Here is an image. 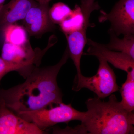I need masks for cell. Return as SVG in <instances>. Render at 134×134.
<instances>
[{
    "mask_svg": "<svg viewBox=\"0 0 134 134\" xmlns=\"http://www.w3.org/2000/svg\"><path fill=\"white\" fill-rule=\"evenodd\" d=\"M99 66L96 75L86 77L82 75L75 76L72 90L79 91L85 88L93 92L98 98L103 99L120 90L115 74L108 62L100 57H96Z\"/></svg>",
    "mask_w": 134,
    "mask_h": 134,
    "instance_id": "3957f363",
    "label": "cell"
},
{
    "mask_svg": "<svg viewBox=\"0 0 134 134\" xmlns=\"http://www.w3.org/2000/svg\"><path fill=\"white\" fill-rule=\"evenodd\" d=\"M100 13L99 22H110L109 30L118 37L121 34H134V0H119L109 13L103 10Z\"/></svg>",
    "mask_w": 134,
    "mask_h": 134,
    "instance_id": "5b68a950",
    "label": "cell"
},
{
    "mask_svg": "<svg viewBox=\"0 0 134 134\" xmlns=\"http://www.w3.org/2000/svg\"><path fill=\"white\" fill-rule=\"evenodd\" d=\"M37 2L35 0H10L0 9V31L5 27L23 20L31 8Z\"/></svg>",
    "mask_w": 134,
    "mask_h": 134,
    "instance_id": "8fae6325",
    "label": "cell"
},
{
    "mask_svg": "<svg viewBox=\"0 0 134 134\" xmlns=\"http://www.w3.org/2000/svg\"><path fill=\"white\" fill-rule=\"evenodd\" d=\"M67 47L56 65L36 67L23 83L7 90H0V99L16 114L58 105L62 103L63 94L57 78L69 58Z\"/></svg>",
    "mask_w": 134,
    "mask_h": 134,
    "instance_id": "6da1fadb",
    "label": "cell"
},
{
    "mask_svg": "<svg viewBox=\"0 0 134 134\" xmlns=\"http://www.w3.org/2000/svg\"><path fill=\"white\" fill-rule=\"evenodd\" d=\"M5 0H0V9L4 5Z\"/></svg>",
    "mask_w": 134,
    "mask_h": 134,
    "instance_id": "e0dca14e",
    "label": "cell"
},
{
    "mask_svg": "<svg viewBox=\"0 0 134 134\" xmlns=\"http://www.w3.org/2000/svg\"><path fill=\"white\" fill-rule=\"evenodd\" d=\"M85 104L87 111L81 125L76 127L78 134L134 133V112L125 110L114 94L107 102L95 97Z\"/></svg>",
    "mask_w": 134,
    "mask_h": 134,
    "instance_id": "7a4b0ae2",
    "label": "cell"
},
{
    "mask_svg": "<svg viewBox=\"0 0 134 134\" xmlns=\"http://www.w3.org/2000/svg\"><path fill=\"white\" fill-rule=\"evenodd\" d=\"M2 32L5 42L18 46L24 45L29 42L24 27L15 23L7 26Z\"/></svg>",
    "mask_w": 134,
    "mask_h": 134,
    "instance_id": "4fadbf2b",
    "label": "cell"
},
{
    "mask_svg": "<svg viewBox=\"0 0 134 134\" xmlns=\"http://www.w3.org/2000/svg\"><path fill=\"white\" fill-rule=\"evenodd\" d=\"M36 66L19 64L10 62L0 57V82L5 75L12 71H16L24 79L32 71Z\"/></svg>",
    "mask_w": 134,
    "mask_h": 134,
    "instance_id": "9a60e30c",
    "label": "cell"
},
{
    "mask_svg": "<svg viewBox=\"0 0 134 134\" xmlns=\"http://www.w3.org/2000/svg\"><path fill=\"white\" fill-rule=\"evenodd\" d=\"M100 8L95 0H81V5H76L72 14L59 24L61 31L65 35L85 26L94 27L95 25L90 23V16Z\"/></svg>",
    "mask_w": 134,
    "mask_h": 134,
    "instance_id": "30bf717a",
    "label": "cell"
},
{
    "mask_svg": "<svg viewBox=\"0 0 134 134\" xmlns=\"http://www.w3.org/2000/svg\"><path fill=\"white\" fill-rule=\"evenodd\" d=\"M50 8L49 3L37 2L29 10L23 19L24 27L29 36L39 37L56 29L49 17Z\"/></svg>",
    "mask_w": 134,
    "mask_h": 134,
    "instance_id": "52a82bcc",
    "label": "cell"
},
{
    "mask_svg": "<svg viewBox=\"0 0 134 134\" xmlns=\"http://www.w3.org/2000/svg\"><path fill=\"white\" fill-rule=\"evenodd\" d=\"M122 97L120 101L125 110L129 112L134 110V76L127 74L126 79L120 89Z\"/></svg>",
    "mask_w": 134,
    "mask_h": 134,
    "instance_id": "5bb4252c",
    "label": "cell"
},
{
    "mask_svg": "<svg viewBox=\"0 0 134 134\" xmlns=\"http://www.w3.org/2000/svg\"><path fill=\"white\" fill-rule=\"evenodd\" d=\"M73 10L63 3H55L50 8L49 17L55 24H59L72 14Z\"/></svg>",
    "mask_w": 134,
    "mask_h": 134,
    "instance_id": "2e32d148",
    "label": "cell"
},
{
    "mask_svg": "<svg viewBox=\"0 0 134 134\" xmlns=\"http://www.w3.org/2000/svg\"><path fill=\"white\" fill-rule=\"evenodd\" d=\"M57 41L56 36H51L48 45L42 50L39 48L33 49L30 42L24 45L18 46L5 41L3 45L1 57L10 62L39 66L47 51L54 45Z\"/></svg>",
    "mask_w": 134,
    "mask_h": 134,
    "instance_id": "8992f818",
    "label": "cell"
},
{
    "mask_svg": "<svg viewBox=\"0 0 134 134\" xmlns=\"http://www.w3.org/2000/svg\"><path fill=\"white\" fill-rule=\"evenodd\" d=\"M85 113L76 110L71 104H66L62 103L54 107L31 111L23 112L16 114L44 130L58 123H68L74 120L81 121Z\"/></svg>",
    "mask_w": 134,
    "mask_h": 134,
    "instance_id": "277c9868",
    "label": "cell"
},
{
    "mask_svg": "<svg viewBox=\"0 0 134 134\" xmlns=\"http://www.w3.org/2000/svg\"><path fill=\"white\" fill-rule=\"evenodd\" d=\"M86 44L89 46L85 55L100 57L115 68L125 71L127 74L134 76V59L126 54L109 50L104 44L88 38Z\"/></svg>",
    "mask_w": 134,
    "mask_h": 134,
    "instance_id": "9c48e42d",
    "label": "cell"
},
{
    "mask_svg": "<svg viewBox=\"0 0 134 134\" xmlns=\"http://www.w3.org/2000/svg\"><path fill=\"white\" fill-rule=\"evenodd\" d=\"M47 132L10 110L0 99V134H43Z\"/></svg>",
    "mask_w": 134,
    "mask_h": 134,
    "instance_id": "ba28073f",
    "label": "cell"
},
{
    "mask_svg": "<svg viewBox=\"0 0 134 134\" xmlns=\"http://www.w3.org/2000/svg\"><path fill=\"white\" fill-rule=\"evenodd\" d=\"M110 36L108 44L104 45L109 50L126 54L134 59V34L124 35L120 39L113 31L108 30Z\"/></svg>",
    "mask_w": 134,
    "mask_h": 134,
    "instance_id": "7c38bea8",
    "label": "cell"
}]
</instances>
